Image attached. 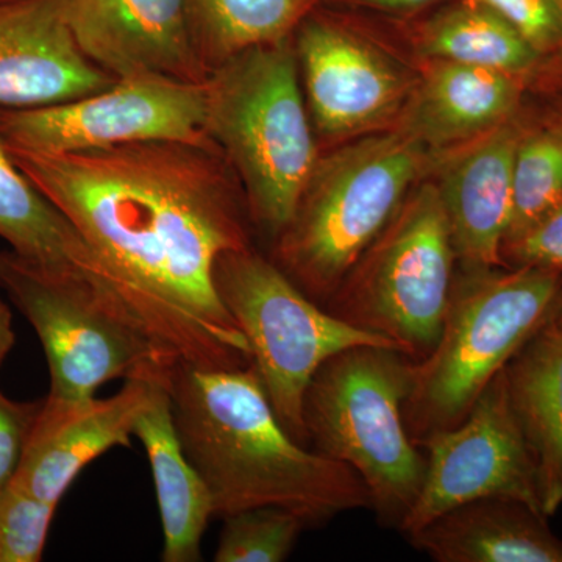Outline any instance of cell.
Instances as JSON below:
<instances>
[{
  "mask_svg": "<svg viewBox=\"0 0 562 562\" xmlns=\"http://www.w3.org/2000/svg\"><path fill=\"white\" fill-rule=\"evenodd\" d=\"M7 150L72 222L121 301L177 360L205 369L250 364L249 344L214 286L220 257L250 246L241 183L216 143Z\"/></svg>",
  "mask_w": 562,
  "mask_h": 562,
  "instance_id": "6da1fadb",
  "label": "cell"
},
{
  "mask_svg": "<svg viewBox=\"0 0 562 562\" xmlns=\"http://www.w3.org/2000/svg\"><path fill=\"white\" fill-rule=\"evenodd\" d=\"M168 390L181 447L209 487L214 517L277 506L314 527L371 506L353 469L284 430L251 362L205 369L180 361Z\"/></svg>",
  "mask_w": 562,
  "mask_h": 562,
  "instance_id": "7a4b0ae2",
  "label": "cell"
},
{
  "mask_svg": "<svg viewBox=\"0 0 562 562\" xmlns=\"http://www.w3.org/2000/svg\"><path fill=\"white\" fill-rule=\"evenodd\" d=\"M562 272L543 268H465L454 276L438 341L413 361L403 419L419 446L452 430L524 344L549 324Z\"/></svg>",
  "mask_w": 562,
  "mask_h": 562,
  "instance_id": "3957f363",
  "label": "cell"
},
{
  "mask_svg": "<svg viewBox=\"0 0 562 562\" xmlns=\"http://www.w3.org/2000/svg\"><path fill=\"white\" fill-rule=\"evenodd\" d=\"M206 132L231 162L250 221L273 239L294 217L319 160L290 36L211 70Z\"/></svg>",
  "mask_w": 562,
  "mask_h": 562,
  "instance_id": "277c9868",
  "label": "cell"
},
{
  "mask_svg": "<svg viewBox=\"0 0 562 562\" xmlns=\"http://www.w3.org/2000/svg\"><path fill=\"white\" fill-rule=\"evenodd\" d=\"M431 154L397 131L319 157L294 217L276 238V265L314 302L327 303L435 165Z\"/></svg>",
  "mask_w": 562,
  "mask_h": 562,
  "instance_id": "5b68a950",
  "label": "cell"
},
{
  "mask_svg": "<svg viewBox=\"0 0 562 562\" xmlns=\"http://www.w3.org/2000/svg\"><path fill=\"white\" fill-rule=\"evenodd\" d=\"M413 361L387 347L339 351L314 373L303 402L308 443L360 475L386 527L401 528L424 483L425 453L403 419Z\"/></svg>",
  "mask_w": 562,
  "mask_h": 562,
  "instance_id": "8992f818",
  "label": "cell"
},
{
  "mask_svg": "<svg viewBox=\"0 0 562 562\" xmlns=\"http://www.w3.org/2000/svg\"><path fill=\"white\" fill-rule=\"evenodd\" d=\"M0 288L38 335L54 401H87L116 379L168 380L180 362L116 295L83 273L2 250Z\"/></svg>",
  "mask_w": 562,
  "mask_h": 562,
  "instance_id": "52a82bcc",
  "label": "cell"
},
{
  "mask_svg": "<svg viewBox=\"0 0 562 562\" xmlns=\"http://www.w3.org/2000/svg\"><path fill=\"white\" fill-rule=\"evenodd\" d=\"M457 260L441 195L427 181L409 192L324 308L422 360L441 335Z\"/></svg>",
  "mask_w": 562,
  "mask_h": 562,
  "instance_id": "ba28073f",
  "label": "cell"
},
{
  "mask_svg": "<svg viewBox=\"0 0 562 562\" xmlns=\"http://www.w3.org/2000/svg\"><path fill=\"white\" fill-rule=\"evenodd\" d=\"M214 286L249 344L251 364L280 424L302 446H310L303 420L306 390L328 358L361 346L401 350L333 316L250 246L220 257Z\"/></svg>",
  "mask_w": 562,
  "mask_h": 562,
  "instance_id": "9c48e42d",
  "label": "cell"
},
{
  "mask_svg": "<svg viewBox=\"0 0 562 562\" xmlns=\"http://www.w3.org/2000/svg\"><path fill=\"white\" fill-rule=\"evenodd\" d=\"M9 149L66 154L147 140L214 143L202 85L155 77L113 81L105 90L36 109H0Z\"/></svg>",
  "mask_w": 562,
  "mask_h": 562,
  "instance_id": "30bf717a",
  "label": "cell"
},
{
  "mask_svg": "<svg viewBox=\"0 0 562 562\" xmlns=\"http://www.w3.org/2000/svg\"><path fill=\"white\" fill-rule=\"evenodd\" d=\"M419 447L424 483L398 528L403 535L479 498H516L543 513L538 468L514 416L503 371L458 427L428 436Z\"/></svg>",
  "mask_w": 562,
  "mask_h": 562,
  "instance_id": "8fae6325",
  "label": "cell"
},
{
  "mask_svg": "<svg viewBox=\"0 0 562 562\" xmlns=\"http://www.w3.org/2000/svg\"><path fill=\"white\" fill-rule=\"evenodd\" d=\"M77 46L114 80L205 83L187 0H65Z\"/></svg>",
  "mask_w": 562,
  "mask_h": 562,
  "instance_id": "7c38bea8",
  "label": "cell"
},
{
  "mask_svg": "<svg viewBox=\"0 0 562 562\" xmlns=\"http://www.w3.org/2000/svg\"><path fill=\"white\" fill-rule=\"evenodd\" d=\"M294 47L313 120L325 135L369 131L408 101L412 91L398 66L330 22L302 21Z\"/></svg>",
  "mask_w": 562,
  "mask_h": 562,
  "instance_id": "4fadbf2b",
  "label": "cell"
},
{
  "mask_svg": "<svg viewBox=\"0 0 562 562\" xmlns=\"http://www.w3.org/2000/svg\"><path fill=\"white\" fill-rule=\"evenodd\" d=\"M168 383L169 379H131L109 398H43L13 482L58 505L87 465L114 447L131 446L139 414Z\"/></svg>",
  "mask_w": 562,
  "mask_h": 562,
  "instance_id": "5bb4252c",
  "label": "cell"
},
{
  "mask_svg": "<svg viewBox=\"0 0 562 562\" xmlns=\"http://www.w3.org/2000/svg\"><path fill=\"white\" fill-rule=\"evenodd\" d=\"M113 81L77 46L65 0L0 2V109L74 101Z\"/></svg>",
  "mask_w": 562,
  "mask_h": 562,
  "instance_id": "9a60e30c",
  "label": "cell"
},
{
  "mask_svg": "<svg viewBox=\"0 0 562 562\" xmlns=\"http://www.w3.org/2000/svg\"><path fill=\"white\" fill-rule=\"evenodd\" d=\"M522 132L512 121L454 147L435 162L439 195L458 260L465 268H501L512 221L513 168Z\"/></svg>",
  "mask_w": 562,
  "mask_h": 562,
  "instance_id": "2e32d148",
  "label": "cell"
},
{
  "mask_svg": "<svg viewBox=\"0 0 562 562\" xmlns=\"http://www.w3.org/2000/svg\"><path fill=\"white\" fill-rule=\"evenodd\" d=\"M520 91V79L508 74L431 60L409 92L401 131L432 151H446L512 120Z\"/></svg>",
  "mask_w": 562,
  "mask_h": 562,
  "instance_id": "e0dca14e",
  "label": "cell"
},
{
  "mask_svg": "<svg viewBox=\"0 0 562 562\" xmlns=\"http://www.w3.org/2000/svg\"><path fill=\"white\" fill-rule=\"evenodd\" d=\"M547 519L516 498H479L406 538L436 562H562V539Z\"/></svg>",
  "mask_w": 562,
  "mask_h": 562,
  "instance_id": "ac0fdd59",
  "label": "cell"
},
{
  "mask_svg": "<svg viewBox=\"0 0 562 562\" xmlns=\"http://www.w3.org/2000/svg\"><path fill=\"white\" fill-rule=\"evenodd\" d=\"M133 435L150 462L162 527V562L202 560V538L214 517L209 487L181 447L168 384L139 414Z\"/></svg>",
  "mask_w": 562,
  "mask_h": 562,
  "instance_id": "d6986e66",
  "label": "cell"
},
{
  "mask_svg": "<svg viewBox=\"0 0 562 562\" xmlns=\"http://www.w3.org/2000/svg\"><path fill=\"white\" fill-rule=\"evenodd\" d=\"M514 416L538 468L542 509L562 506V330L553 319L503 369Z\"/></svg>",
  "mask_w": 562,
  "mask_h": 562,
  "instance_id": "ffe728a7",
  "label": "cell"
},
{
  "mask_svg": "<svg viewBox=\"0 0 562 562\" xmlns=\"http://www.w3.org/2000/svg\"><path fill=\"white\" fill-rule=\"evenodd\" d=\"M0 238L27 260L87 276L117 295L109 272L72 222L14 165L0 136ZM122 302V301H121ZM124 303V302H122Z\"/></svg>",
  "mask_w": 562,
  "mask_h": 562,
  "instance_id": "44dd1931",
  "label": "cell"
},
{
  "mask_svg": "<svg viewBox=\"0 0 562 562\" xmlns=\"http://www.w3.org/2000/svg\"><path fill=\"white\" fill-rule=\"evenodd\" d=\"M314 0H187L195 46L211 70L239 52L286 38Z\"/></svg>",
  "mask_w": 562,
  "mask_h": 562,
  "instance_id": "7402d4cb",
  "label": "cell"
},
{
  "mask_svg": "<svg viewBox=\"0 0 562 562\" xmlns=\"http://www.w3.org/2000/svg\"><path fill=\"white\" fill-rule=\"evenodd\" d=\"M420 49L431 60L480 66L524 79L539 54L494 11L464 2L438 14L420 33Z\"/></svg>",
  "mask_w": 562,
  "mask_h": 562,
  "instance_id": "603a6c76",
  "label": "cell"
},
{
  "mask_svg": "<svg viewBox=\"0 0 562 562\" xmlns=\"http://www.w3.org/2000/svg\"><path fill=\"white\" fill-rule=\"evenodd\" d=\"M562 202V121L520 136L513 168V210L503 244Z\"/></svg>",
  "mask_w": 562,
  "mask_h": 562,
  "instance_id": "cb8c5ba5",
  "label": "cell"
},
{
  "mask_svg": "<svg viewBox=\"0 0 562 562\" xmlns=\"http://www.w3.org/2000/svg\"><path fill=\"white\" fill-rule=\"evenodd\" d=\"M216 562L288 560L301 532L308 528L297 514L277 506L241 509L222 517Z\"/></svg>",
  "mask_w": 562,
  "mask_h": 562,
  "instance_id": "d4e9b609",
  "label": "cell"
},
{
  "mask_svg": "<svg viewBox=\"0 0 562 562\" xmlns=\"http://www.w3.org/2000/svg\"><path fill=\"white\" fill-rule=\"evenodd\" d=\"M57 506L16 482L0 492V562L41 561Z\"/></svg>",
  "mask_w": 562,
  "mask_h": 562,
  "instance_id": "484cf974",
  "label": "cell"
},
{
  "mask_svg": "<svg viewBox=\"0 0 562 562\" xmlns=\"http://www.w3.org/2000/svg\"><path fill=\"white\" fill-rule=\"evenodd\" d=\"M494 11L539 55L562 50V16L557 0H464Z\"/></svg>",
  "mask_w": 562,
  "mask_h": 562,
  "instance_id": "4316f807",
  "label": "cell"
},
{
  "mask_svg": "<svg viewBox=\"0 0 562 562\" xmlns=\"http://www.w3.org/2000/svg\"><path fill=\"white\" fill-rule=\"evenodd\" d=\"M505 268H543L562 272V202L516 239L503 244Z\"/></svg>",
  "mask_w": 562,
  "mask_h": 562,
  "instance_id": "83f0119b",
  "label": "cell"
},
{
  "mask_svg": "<svg viewBox=\"0 0 562 562\" xmlns=\"http://www.w3.org/2000/svg\"><path fill=\"white\" fill-rule=\"evenodd\" d=\"M43 401H11L0 391V492L14 479Z\"/></svg>",
  "mask_w": 562,
  "mask_h": 562,
  "instance_id": "f1b7e54d",
  "label": "cell"
},
{
  "mask_svg": "<svg viewBox=\"0 0 562 562\" xmlns=\"http://www.w3.org/2000/svg\"><path fill=\"white\" fill-rule=\"evenodd\" d=\"M14 342H16V335L13 330V317H11L9 305L0 299V366L9 357Z\"/></svg>",
  "mask_w": 562,
  "mask_h": 562,
  "instance_id": "f546056e",
  "label": "cell"
},
{
  "mask_svg": "<svg viewBox=\"0 0 562 562\" xmlns=\"http://www.w3.org/2000/svg\"><path fill=\"white\" fill-rule=\"evenodd\" d=\"M361 2L383 10H408L427 5V3L435 2V0H361Z\"/></svg>",
  "mask_w": 562,
  "mask_h": 562,
  "instance_id": "4dcf8cb0",
  "label": "cell"
},
{
  "mask_svg": "<svg viewBox=\"0 0 562 562\" xmlns=\"http://www.w3.org/2000/svg\"><path fill=\"white\" fill-rule=\"evenodd\" d=\"M553 322L562 330V295H561L560 305H558L557 313H554Z\"/></svg>",
  "mask_w": 562,
  "mask_h": 562,
  "instance_id": "1f68e13d",
  "label": "cell"
},
{
  "mask_svg": "<svg viewBox=\"0 0 562 562\" xmlns=\"http://www.w3.org/2000/svg\"><path fill=\"white\" fill-rule=\"evenodd\" d=\"M558 7H560L561 16H562V0H557Z\"/></svg>",
  "mask_w": 562,
  "mask_h": 562,
  "instance_id": "d6a6232c",
  "label": "cell"
},
{
  "mask_svg": "<svg viewBox=\"0 0 562 562\" xmlns=\"http://www.w3.org/2000/svg\"><path fill=\"white\" fill-rule=\"evenodd\" d=\"M0 2H5V0H0Z\"/></svg>",
  "mask_w": 562,
  "mask_h": 562,
  "instance_id": "836d02e7",
  "label": "cell"
},
{
  "mask_svg": "<svg viewBox=\"0 0 562 562\" xmlns=\"http://www.w3.org/2000/svg\"><path fill=\"white\" fill-rule=\"evenodd\" d=\"M560 120L562 121V116L560 117Z\"/></svg>",
  "mask_w": 562,
  "mask_h": 562,
  "instance_id": "e575fe53",
  "label": "cell"
}]
</instances>
